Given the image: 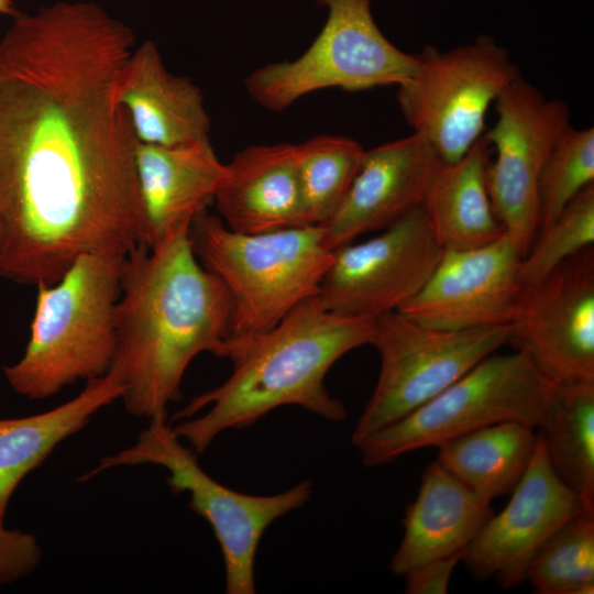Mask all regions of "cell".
I'll use <instances>...</instances> for the list:
<instances>
[{"mask_svg": "<svg viewBox=\"0 0 594 594\" xmlns=\"http://www.w3.org/2000/svg\"><path fill=\"white\" fill-rule=\"evenodd\" d=\"M189 239L198 261L231 296L232 338L266 331L316 296L333 256L321 226L240 233L207 210L194 218Z\"/></svg>", "mask_w": 594, "mask_h": 594, "instance_id": "5b68a950", "label": "cell"}, {"mask_svg": "<svg viewBox=\"0 0 594 594\" xmlns=\"http://www.w3.org/2000/svg\"><path fill=\"white\" fill-rule=\"evenodd\" d=\"M118 102L138 142L180 146L210 142V118L200 88L172 74L153 41L135 46L119 77Z\"/></svg>", "mask_w": 594, "mask_h": 594, "instance_id": "ac0fdd59", "label": "cell"}, {"mask_svg": "<svg viewBox=\"0 0 594 594\" xmlns=\"http://www.w3.org/2000/svg\"><path fill=\"white\" fill-rule=\"evenodd\" d=\"M372 327L373 319L329 311L316 295L266 331L230 337L224 353L232 363L230 376L175 414L182 420L175 433L199 454L223 431L252 426L283 406L343 421L346 409L324 380L344 354L370 344Z\"/></svg>", "mask_w": 594, "mask_h": 594, "instance_id": "3957f363", "label": "cell"}, {"mask_svg": "<svg viewBox=\"0 0 594 594\" xmlns=\"http://www.w3.org/2000/svg\"><path fill=\"white\" fill-rule=\"evenodd\" d=\"M327 21L304 54L272 63L246 76L248 94L260 106L279 112L301 97L326 88L361 91L398 86L417 65L416 54L396 47L378 29L371 0H317Z\"/></svg>", "mask_w": 594, "mask_h": 594, "instance_id": "ba28073f", "label": "cell"}, {"mask_svg": "<svg viewBox=\"0 0 594 594\" xmlns=\"http://www.w3.org/2000/svg\"><path fill=\"white\" fill-rule=\"evenodd\" d=\"M42 559L43 548L35 535L0 522V587L32 574Z\"/></svg>", "mask_w": 594, "mask_h": 594, "instance_id": "f1b7e54d", "label": "cell"}, {"mask_svg": "<svg viewBox=\"0 0 594 594\" xmlns=\"http://www.w3.org/2000/svg\"><path fill=\"white\" fill-rule=\"evenodd\" d=\"M554 388L525 352H494L432 399L355 446L363 465L374 468L503 421L538 428Z\"/></svg>", "mask_w": 594, "mask_h": 594, "instance_id": "52a82bcc", "label": "cell"}, {"mask_svg": "<svg viewBox=\"0 0 594 594\" xmlns=\"http://www.w3.org/2000/svg\"><path fill=\"white\" fill-rule=\"evenodd\" d=\"M416 57L413 75L397 86L398 107L443 163L457 162L484 134L490 106L519 68L487 35L444 51L427 46Z\"/></svg>", "mask_w": 594, "mask_h": 594, "instance_id": "9c48e42d", "label": "cell"}, {"mask_svg": "<svg viewBox=\"0 0 594 594\" xmlns=\"http://www.w3.org/2000/svg\"><path fill=\"white\" fill-rule=\"evenodd\" d=\"M125 255L79 256L53 285L38 284L22 358L3 366L11 388L44 399L80 380L108 373L117 346L116 306Z\"/></svg>", "mask_w": 594, "mask_h": 594, "instance_id": "277c9868", "label": "cell"}, {"mask_svg": "<svg viewBox=\"0 0 594 594\" xmlns=\"http://www.w3.org/2000/svg\"><path fill=\"white\" fill-rule=\"evenodd\" d=\"M442 163L416 133L365 151L344 200L321 224L326 246L334 251L359 235L388 228L422 206Z\"/></svg>", "mask_w": 594, "mask_h": 594, "instance_id": "2e32d148", "label": "cell"}, {"mask_svg": "<svg viewBox=\"0 0 594 594\" xmlns=\"http://www.w3.org/2000/svg\"><path fill=\"white\" fill-rule=\"evenodd\" d=\"M582 510L587 509L552 469L538 432L532 459L510 501L485 522L462 561L477 580L494 578L504 588L514 587L526 581L529 563L546 539Z\"/></svg>", "mask_w": 594, "mask_h": 594, "instance_id": "9a60e30c", "label": "cell"}, {"mask_svg": "<svg viewBox=\"0 0 594 594\" xmlns=\"http://www.w3.org/2000/svg\"><path fill=\"white\" fill-rule=\"evenodd\" d=\"M18 13L15 0H0V14L14 16Z\"/></svg>", "mask_w": 594, "mask_h": 594, "instance_id": "4dcf8cb0", "label": "cell"}, {"mask_svg": "<svg viewBox=\"0 0 594 594\" xmlns=\"http://www.w3.org/2000/svg\"><path fill=\"white\" fill-rule=\"evenodd\" d=\"M494 514L481 498L437 461L422 472L416 499L406 508L404 535L389 566L404 576L413 568L439 558L462 554Z\"/></svg>", "mask_w": 594, "mask_h": 594, "instance_id": "ffe728a7", "label": "cell"}, {"mask_svg": "<svg viewBox=\"0 0 594 594\" xmlns=\"http://www.w3.org/2000/svg\"><path fill=\"white\" fill-rule=\"evenodd\" d=\"M123 392L121 382L108 372L86 381L77 396L47 411L0 419V522L20 482L100 409L121 399Z\"/></svg>", "mask_w": 594, "mask_h": 594, "instance_id": "7402d4cb", "label": "cell"}, {"mask_svg": "<svg viewBox=\"0 0 594 594\" xmlns=\"http://www.w3.org/2000/svg\"><path fill=\"white\" fill-rule=\"evenodd\" d=\"M365 150L353 139L320 135L296 145L298 176L309 224L326 223L344 200Z\"/></svg>", "mask_w": 594, "mask_h": 594, "instance_id": "d4e9b609", "label": "cell"}, {"mask_svg": "<svg viewBox=\"0 0 594 594\" xmlns=\"http://www.w3.org/2000/svg\"><path fill=\"white\" fill-rule=\"evenodd\" d=\"M513 338V324L450 331L424 326L399 311L375 318L370 344L380 354L381 370L352 443L432 399Z\"/></svg>", "mask_w": 594, "mask_h": 594, "instance_id": "30bf717a", "label": "cell"}, {"mask_svg": "<svg viewBox=\"0 0 594 594\" xmlns=\"http://www.w3.org/2000/svg\"><path fill=\"white\" fill-rule=\"evenodd\" d=\"M512 345L554 384L594 381V250L524 287Z\"/></svg>", "mask_w": 594, "mask_h": 594, "instance_id": "4fadbf2b", "label": "cell"}, {"mask_svg": "<svg viewBox=\"0 0 594 594\" xmlns=\"http://www.w3.org/2000/svg\"><path fill=\"white\" fill-rule=\"evenodd\" d=\"M381 231L333 251L317 294L326 309L374 320L398 311L424 287L443 249L422 207Z\"/></svg>", "mask_w": 594, "mask_h": 594, "instance_id": "7c38bea8", "label": "cell"}, {"mask_svg": "<svg viewBox=\"0 0 594 594\" xmlns=\"http://www.w3.org/2000/svg\"><path fill=\"white\" fill-rule=\"evenodd\" d=\"M135 166L143 245L150 249L170 233L190 228L194 218L213 202L226 169L210 142L180 146L138 142Z\"/></svg>", "mask_w": 594, "mask_h": 594, "instance_id": "d6986e66", "label": "cell"}, {"mask_svg": "<svg viewBox=\"0 0 594 594\" xmlns=\"http://www.w3.org/2000/svg\"><path fill=\"white\" fill-rule=\"evenodd\" d=\"M520 261L506 234L474 249L443 250L424 287L398 311L440 330L512 324L524 289Z\"/></svg>", "mask_w": 594, "mask_h": 594, "instance_id": "5bb4252c", "label": "cell"}, {"mask_svg": "<svg viewBox=\"0 0 594 594\" xmlns=\"http://www.w3.org/2000/svg\"><path fill=\"white\" fill-rule=\"evenodd\" d=\"M538 428L552 469L594 513V381L556 384Z\"/></svg>", "mask_w": 594, "mask_h": 594, "instance_id": "cb8c5ba5", "label": "cell"}, {"mask_svg": "<svg viewBox=\"0 0 594 594\" xmlns=\"http://www.w3.org/2000/svg\"><path fill=\"white\" fill-rule=\"evenodd\" d=\"M594 244V184L575 196L544 228L539 229L519 265L524 287L531 286L562 262Z\"/></svg>", "mask_w": 594, "mask_h": 594, "instance_id": "83f0119b", "label": "cell"}, {"mask_svg": "<svg viewBox=\"0 0 594 594\" xmlns=\"http://www.w3.org/2000/svg\"><path fill=\"white\" fill-rule=\"evenodd\" d=\"M462 554L433 559L409 570L405 579L407 594H446L453 570Z\"/></svg>", "mask_w": 594, "mask_h": 594, "instance_id": "f546056e", "label": "cell"}, {"mask_svg": "<svg viewBox=\"0 0 594 594\" xmlns=\"http://www.w3.org/2000/svg\"><path fill=\"white\" fill-rule=\"evenodd\" d=\"M592 184L594 128L575 129L570 124L557 139L539 175V229L551 223L575 196Z\"/></svg>", "mask_w": 594, "mask_h": 594, "instance_id": "4316f807", "label": "cell"}, {"mask_svg": "<svg viewBox=\"0 0 594 594\" xmlns=\"http://www.w3.org/2000/svg\"><path fill=\"white\" fill-rule=\"evenodd\" d=\"M233 305L222 282L198 261L189 229L154 248L139 244L124 257L116 306L112 373L123 385L128 414L167 417L182 397L191 361L204 352L224 358Z\"/></svg>", "mask_w": 594, "mask_h": 594, "instance_id": "7a4b0ae2", "label": "cell"}, {"mask_svg": "<svg viewBox=\"0 0 594 594\" xmlns=\"http://www.w3.org/2000/svg\"><path fill=\"white\" fill-rule=\"evenodd\" d=\"M492 153L483 134L460 160L437 170L421 207L443 250L474 249L506 234L487 188Z\"/></svg>", "mask_w": 594, "mask_h": 594, "instance_id": "44dd1931", "label": "cell"}, {"mask_svg": "<svg viewBox=\"0 0 594 594\" xmlns=\"http://www.w3.org/2000/svg\"><path fill=\"white\" fill-rule=\"evenodd\" d=\"M540 594L594 593V513L582 510L539 547L526 573Z\"/></svg>", "mask_w": 594, "mask_h": 594, "instance_id": "484cf974", "label": "cell"}, {"mask_svg": "<svg viewBox=\"0 0 594 594\" xmlns=\"http://www.w3.org/2000/svg\"><path fill=\"white\" fill-rule=\"evenodd\" d=\"M497 120L484 132L495 158L487 167L494 211L521 258L539 230L538 179L570 109L519 75L495 100Z\"/></svg>", "mask_w": 594, "mask_h": 594, "instance_id": "8fae6325", "label": "cell"}, {"mask_svg": "<svg viewBox=\"0 0 594 594\" xmlns=\"http://www.w3.org/2000/svg\"><path fill=\"white\" fill-rule=\"evenodd\" d=\"M224 165L213 202L229 229L252 234L310 226L296 145H251Z\"/></svg>", "mask_w": 594, "mask_h": 594, "instance_id": "e0dca14e", "label": "cell"}, {"mask_svg": "<svg viewBox=\"0 0 594 594\" xmlns=\"http://www.w3.org/2000/svg\"><path fill=\"white\" fill-rule=\"evenodd\" d=\"M535 429L519 421L485 426L439 446L436 461L491 502L512 493L524 476L536 449Z\"/></svg>", "mask_w": 594, "mask_h": 594, "instance_id": "603a6c76", "label": "cell"}, {"mask_svg": "<svg viewBox=\"0 0 594 594\" xmlns=\"http://www.w3.org/2000/svg\"><path fill=\"white\" fill-rule=\"evenodd\" d=\"M135 36L90 2L18 12L0 37V277L55 284L143 244L138 140L117 85Z\"/></svg>", "mask_w": 594, "mask_h": 594, "instance_id": "6da1fadb", "label": "cell"}, {"mask_svg": "<svg viewBox=\"0 0 594 594\" xmlns=\"http://www.w3.org/2000/svg\"><path fill=\"white\" fill-rule=\"evenodd\" d=\"M197 453L186 447L165 417L150 419L134 444L103 457L79 476L84 482L106 470L153 464L164 468L173 494L187 493L189 508L211 527L220 546L226 593L254 594L255 558L266 529L286 514L304 507L312 494V483L304 480L272 495L233 491L211 477L200 466Z\"/></svg>", "mask_w": 594, "mask_h": 594, "instance_id": "8992f818", "label": "cell"}]
</instances>
